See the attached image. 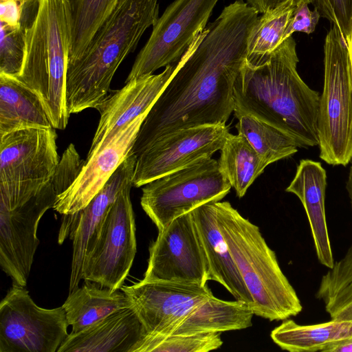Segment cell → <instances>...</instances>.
<instances>
[{
  "mask_svg": "<svg viewBox=\"0 0 352 352\" xmlns=\"http://www.w3.org/2000/svg\"><path fill=\"white\" fill-rule=\"evenodd\" d=\"M258 14L244 0H235L196 36L144 118L132 153L138 157L177 130L227 122Z\"/></svg>",
  "mask_w": 352,
  "mask_h": 352,
  "instance_id": "1",
  "label": "cell"
},
{
  "mask_svg": "<svg viewBox=\"0 0 352 352\" xmlns=\"http://www.w3.org/2000/svg\"><path fill=\"white\" fill-rule=\"evenodd\" d=\"M298 63L292 36L262 59L246 60L234 86V111L276 127L299 148L314 147L318 145L320 95L300 77Z\"/></svg>",
  "mask_w": 352,
  "mask_h": 352,
  "instance_id": "2",
  "label": "cell"
},
{
  "mask_svg": "<svg viewBox=\"0 0 352 352\" xmlns=\"http://www.w3.org/2000/svg\"><path fill=\"white\" fill-rule=\"evenodd\" d=\"M159 0H119L84 53L67 63L66 98L69 114L96 107L110 91L124 59L136 49L159 16Z\"/></svg>",
  "mask_w": 352,
  "mask_h": 352,
  "instance_id": "3",
  "label": "cell"
},
{
  "mask_svg": "<svg viewBox=\"0 0 352 352\" xmlns=\"http://www.w3.org/2000/svg\"><path fill=\"white\" fill-rule=\"evenodd\" d=\"M214 204L219 229L252 298L254 314L270 321L299 314L301 302L259 228L230 202Z\"/></svg>",
  "mask_w": 352,
  "mask_h": 352,
  "instance_id": "4",
  "label": "cell"
},
{
  "mask_svg": "<svg viewBox=\"0 0 352 352\" xmlns=\"http://www.w3.org/2000/svg\"><path fill=\"white\" fill-rule=\"evenodd\" d=\"M68 56L62 0H40L36 17L25 30L23 66L15 78L39 96L56 129H65L70 116L66 98Z\"/></svg>",
  "mask_w": 352,
  "mask_h": 352,
  "instance_id": "5",
  "label": "cell"
},
{
  "mask_svg": "<svg viewBox=\"0 0 352 352\" xmlns=\"http://www.w3.org/2000/svg\"><path fill=\"white\" fill-rule=\"evenodd\" d=\"M83 163L70 144L54 175L36 195L23 201L0 202V265L16 284L27 285L39 245L37 229L41 217L74 182Z\"/></svg>",
  "mask_w": 352,
  "mask_h": 352,
  "instance_id": "6",
  "label": "cell"
},
{
  "mask_svg": "<svg viewBox=\"0 0 352 352\" xmlns=\"http://www.w3.org/2000/svg\"><path fill=\"white\" fill-rule=\"evenodd\" d=\"M324 52L319 156L327 164L346 166L352 158V68L348 45L336 25L327 34Z\"/></svg>",
  "mask_w": 352,
  "mask_h": 352,
  "instance_id": "7",
  "label": "cell"
},
{
  "mask_svg": "<svg viewBox=\"0 0 352 352\" xmlns=\"http://www.w3.org/2000/svg\"><path fill=\"white\" fill-rule=\"evenodd\" d=\"M140 204L158 231L176 218L230 191L218 161L204 159L143 186Z\"/></svg>",
  "mask_w": 352,
  "mask_h": 352,
  "instance_id": "8",
  "label": "cell"
},
{
  "mask_svg": "<svg viewBox=\"0 0 352 352\" xmlns=\"http://www.w3.org/2000/svg\"><path fill=\"white\" fill-rule=\"evenodd\" d=\"M55 129L29 128L0 136V201L28 200L50 180L60 162Z\"/></svg>",
  "mask_w": 352,
  "mask_h": 352,
  "instance_id": "9",
  "label": "cell"
},
{
  "mask_svg": "<svg viewBox=\"0 0 352 352\" xmlns=\"http://www.w3.org/2000/svg\"><path fill=\"white\" fill-rule=\"evenodd\" d=\"M63 307H38L13 282L0 302V352H55L68 336Z\"/></svg>",
  "mask_w": 352,
  "mask_h": 352,
  "instance_id": "10",
  "label": "cell"
},
{
  "mask_svg": "<svg viewBox=\"0 0 352 352\" xmlns=\"http://www.w3.org/2000/svg\"><path fill=\"white\" fill-rule=\"evenodd\" d=\"M220 0H175L164 10L136 56L125 82L177 63L205 28Z\"/></svg>",
  "mask_w": 352,
  "mask_h": 352,
  "instance_id": "11",
  "label": "cell"
},
{
  "mask_svg": "<svg viewBox=\"0 0 352 352\" xmlns=\"http://www.w3.org/2000/svg\"><path fill=\"white\" fill-rule=\"evenodd\" d=\"M123 189L110 206L99 235L84 263L82 279L120 289L129 275L137 251L135 223L130 192Z\"/></svg>",
  "mask_w": 352,
  "mask_h": 352,
  "instance_id": "12",
  "label": "cell"
},
{
  "mask_svg": "<svg viewBox=\"0 0 352 352\" xmlns=\"http://www.w3.org/2000/svg\"><path fill=\"white\" fill-rule=\"evenodd\" d=\"M144 280H170L201 285L211 280L207 256L192 211L158 231L149 247Z\"/></svg>",
  "mask_w": 352,
  "mask_h": 352,
  "instance_id": "13",
  "label": "cell"
},
{
  "mask_svg": "<svg viewBox=\"0 0 352 352\" xmlns=\"http://www.w3.org/2000/svg\"><path fill=\"white\" fill-rule=\"evenodd\" d=\"M120 289L129 298L132 307L146 335H172L178 326L213 294L208 284L170 280H144Z\"/></svg>",
  "mask_w": 352,
  "mask_h": 352,
  "instance_id": "14",
  "label": "cell"
},
{
  "mask_svg": "<svg viewBox=\"0 0 352 352\" xmlns=\"http://www.w3.org/2000/svg\"><path fill=\"white\" fill-rule=\"evenodd\" d=\"M226 124H206L175 131L137 157L133 186L139 188L220 151L230 134Z\"/></svg>",
  "mask_w": 352,
  "mask_h": 352,
  "instance_id": "15",
  "label": "cell"
},
{
  "mask_svg": "<svg viewBox=\"0 0 352 352\" xmlns=\"http://www.w3.org/2000/svg\"><path fill=\"white\" fill-rule=\"evenodd\" d=\"M137 156L131 153L102 189L82 209L62 214L58 241L62 244L69 236L72 240V258L69 293L78 287L82 279L85 257L94 245L107 213L119 193L133 185Z\"/></svg>",
  "mask_w": 352,
  "mask_h": 352,
  "instance_id": "16",
  "label": "cell"
},
{
  "mask_svg": "<svg viewBox=\"0 0 352 352\" xmlns=\"http://www.w3.org/2000/svg\"><path fill=\"white\" fill-rule=\"evenodd\" d=\"M147 113L126 124L86 158L74 182L58 197L54 210L60 214H69L89 203L128 157Z\"/></svg>",
  "mask_w": 352,
  "mask_h": 352,
  "instance_id": "17",
  "label": "cell"
},
{
  "mask_svg": "<svg viewBox=\"0 0 352 352\" xmlns=\"http://www.w3.org/2000/svg\"><path fill=\"white\" fill-rule=\"evenodd\" d=\"M178 62L158 74L135 78L120 89L109 92L96 107L100 120L87 158L109 141L123 126L149 111L173 74Z\"/></svg>",
  "mask_w": 352,
  "mask_h": 352,
  "instance_id": "18",
  "label": "cell"
},
{
  "mask_svg": "<svg viewBox=\"0 0 352 352\" xmlns=\"http://www.w3.org/2000/svg\"><path fill=\"white\" fill-rule=\"evenodd\" d=\"M327 173L319 162L301 160L285 191L300 201L307 217L316 254L320 263L332 269L335 261L325 212Z\"/></svg>",
  "mask_w": 352,
  "mask_h": 352,
  "instance_id": "19",
  "label": "cell"
},
{
  "mask_svg": "<svg viewBox=\"0 0 352 352\" xmlns=\"http://www.w3.org/2000/svg\"><path fill=\"white\" fill-rule=\"evenodd\" d=\"M146 334L131 307L112 313L80 332L70 333L57 352H132Z\"/></svg>",
  "mask_w": 352,
  "mask_h": 352,
  "instance_id": "20",
  "label": "cell"
},
{
  "mask_svg": "<svg viewBox=\"0 0 352 352\" xmlns=\"http://www.w3.org/2000/svg\"><path fill=\"white\" fill-rule=\"evenodd\" d=\"M214 202L192 210L208 261L211 280L220 283L236 300L247 302L252 308V298L219 229Z\"/></svg>",
  "mask_w": 352,
  "mask_h": 352,
  "instance_id": "21",
  "label": "cell"
},
{
  "mask_svg": "<svg viewBox=\"0 0 352 352\" xmlns=\"http://www.w3.org/2000/svg\"><path fill=\"white\" fill-rule=\"evenodd\" d=\"M39 96L18 79L0 74V136L29 128H52Z\"/></svg>",
  "mask_w": 352,
  "mask_h": 352,
  "instance_id": "22",
  "label": "cell"
},
{
  "mask_svg": "<svg viewBox=\"0 0 352 352\" xmlns=\"http://www.w3.org/2000/svg\"><path fill=\"white\" fill-rule=\"evenodd\" d=\"M72 333L80 332L112 313L132 307L126 294L91 281L69 294L63 305Z\"/></svg>",
  "mask_w": 352,
  "mask_h": 352,
  "instance_id": "23",
  "label": "cell"
},
{
  "mask_svg": "<svg viewBox=\"0 0 352 352\" xmlns=\"http://www.w3.org/2000/svg\"><path fill=\"white\" fill-rule=\"evenodd\" d=\"M254 311L247 302L223 300L214 295L196 308L173 335L218 333L241 330L252 325Z\"/></svg>",
  "mask_w": 352,
  "mask_h": 352,
  "instance_id": "24",
  "label": "cell"
},
{
  "mask_svg": "<svg viewBox=\"0 0 352 352\" xmlns=\"http://www.w3.org/2000/svg\"><path fill=\"white\" fill-rule=\"evenodd\" d=\"M273 342L290 352L321 351L327 345L352 337V320H336L314 324H299L285 320L270 333Z\"/></svg>",
  "mask_w": 352,
  "mask_h": 352,
  "instance_id": "25",
  "label": "cell"
},
{
  "mask_svg": "<svg viewBox=\"0 0 352 352\" xmlns=\"http://www.w3.org/2000/svg\"><path fill=\"white\" fill-rule=\"evenodd\" d=\"M69 36L68 63L85 51L119 0H62Z\"/></svg>",
  "mask_w": 352,
  "mask_h": 352,
  "instance_id": "26",
  "label": "cell"
},
{
  "mask_svg": "<svg viewBox=\"0 0 352 352\" xmlns=\"http://www.w3.org/2000/svg\"><path fill=\"white\" fill-rule=\"evenodd\" d=\"M220 151L218 160L220 170L236 196L241 198L267 165L247 139L239 133H230Z\"/></svg>",
  "mask_w": 352,
  "mask_h": 352,
  "instance_id": "27",
  "label": "cell"
},
{
  "mask_svg": "<svg viewBox=\"0 0 352 352\" xmlns=\"http://www.w3.org/2000/svg\"><path fill=\"white\" fill-rule=\"evenodd\" d=\"M236 129L268 166L298 152L297 143L270 124L245 112L234 111Z\"/></svg>",
  "mask_w": 352,
  "mask_h": 352,
  "instance_id": "28",
  "label": "cell"
},
{
  "mask_svg": "<svg viewBox=\"0 0 352 352\" xmlns=\"http://www.w3.org/2000/svg\"><path fill=\"white\" fill-rule=\"evenodd\" d=\"M298 1L287 0L258 18L249 36L246 60L257 61L282 42Z\"/></svg>",
  "mask_w": 352,
  "mask_h": 352,
  "instance_id": "29",
  "label": "cell"
},
{
  "mask_svg": "<svg viewBox=\"0 0 352 352\" xmlns=\"http://www.w3.org/2000/svg\"><path fill=\"white\" fill-rule=\"evenodd\" d=\"M221 333L166 336L146 335L132 352H208L223 344Z\"/></svg>",
  "mask_w": 352,
  "mask_h": 352,
  "instance_id": "30",
  "label": "cell"
},
{
  "mask_svg": "<svg viewBox=\"0 0 352 352\" xmlns=\"http://www.w3.org/2000/svg\"><path fill=\"white\" fill-rule=\"evenodd\" d=\"M0 74L16 78L21 73L25 51V30L0 23Z\"/></svg>",
  "mask_w": 352,
  "mask_h": 352,
  "instance_id": "31",
  "label": "cell"
},
{
  "mask_svg": "<svg viewBox=\"0 0 352 352\" xmlns=\"http://www.w3.org/2000/svg\"><path fill=\"white\" fill-rule=\"evenodd\" d=\"M352 284V244L344 256L322 276L316 296L324 304L331 302Z\"/></svg>",
  "mask_w": 352,
  "mask_h": 352,
  "instance_id": "32",
  "label": "cell"
},
{
  "mask_svg": "<svg viewBox=\"0 0 352 352\" xmlns=\"http://www.w3.org/2000/svg\"><path fill=\"white\" fill-rule=\"evenodd\" d=\"M40 0H0V23L25 30L36 17Z\"/></svg>",
  "mask_w": 352,
  "mask_h": 352,
  "instance_id": "33",
  "label": "cell"
},
{
  "mask_svg": "<svg viewBox=\"0 0 352 352\" xmlns=\"http://www.w3.org/2000/svg\"><path fill=\"white\" fill-rule=\"evenodd\" d=\"M320 14L340 30L348 47L352 36V0H314Z\"/></svg>",
  "mask_w": 352,
  "mask_h": 352,
  "instance_id": "34",
  "label": "cell"
},
{
  "mask_svg": "<svg viewBox=\"0 0 352 352\" xmlns=\"http://www.w3.org/2000/svg\"><path fill=\"white\" fill-rule=\"evenodd\" d=\"M309 3L307 0H300L297 2L283 36V41L295 32L309 34L315 30L320 14L316 7L314 10H311L308 6Z\"/></svg>",
  "mask_w": 352,
  "mask_h": 352,
  "instance_id": "35",
  "label": "cell"
},
{
  "mask_svg": "<svg viewBox=\"0 0 352 352\" xmlns=\"http://www.w3.org/2000/svg\"><path fill=\"white\" fill-rule=\"evenodd\" d=\"M325 309L331 319L352 320V284L325 304Z\"/></svg>",
  "mask_w": 352,
  "mask_h": 352,
  "instance_id": "36",
  "label": "cell"
},
{
  "mask_svg": "<svg viewBox=\"0 0 352 352\" xmlns=\"http://www.w3.org/2000/svg\"><path fill=\"white\" fill-rule=\"evenodd\" d=\"M285 1L287 0H246V2L249 6L256 10L258 13L263 14L265 12L275 8ZM296 1H298L300 0ZM307 1L310 3H314V0Z\"/></svg>",
  "mask_w": 352,
  "mask_h": 352,
  "instance_id": "37",
  "label": "cell"
},
{
  "mask_svg": "<svg viewBox=\"0 0 352 352\" xmlns=\"http://www.w3.org/2000/svg\"><path fill=\"white\" fill-rule=\"evenodd\" d=\"M320 352H352V337L329 344Z\"/></svg>",
  "mask_w": 352,
  "mask_h": 352,
  "instance_id": "38",
  "label": "cell"
},
{
  "mask_svg": "<svg viewBox=\"0 0 352 352\" xmlns=\"http://www.w3.org/2000/svg\"><path fill=\"white\" fill-rule=\"evenodd\" d=\"M351 166L349 168L347 180L346 182V190L350 201L351 208L352 211V158L351 160Z\"/></svg>",
  "mask_w": 352,
  "mask_h": 352,
  "instance_id": "39",
  "label": "cell"
},
{
  "mask_svg": "<svg viewBox=\"0 0 352 352\" xmlns=\"http://www.w3.org/2000/svg\"><path fill=\"white\" fill-rule=\"evenodd\" d=\"M349 49L350 58H351V68H352V36H351V44H350V45L349 47Z\"/></svg>",
  "mask_w": 352,
  "mask_h": 352,
  "instance_id": "40",
  "label": "cell"
}]
</instances>
